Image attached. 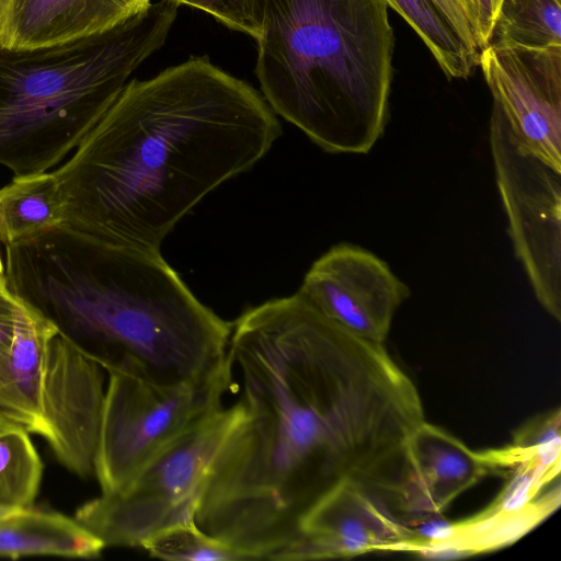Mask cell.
<instances>
[{"label":"cell","mask_w":561,"mask_h":561,"mask_svg":"<svg viewBox=\"0 0 561 561\" xmlns=\"http://www.w3.org/2000/svg\"><path fill=\"white\" fill-rule=\"evenodd\" d=\"M0 277L4 278V265H3V259L1 257V253H0Z\"/></svg>","instance_id":"26"},{"label":"cell","mask_w":561,"mask_h":561,"mask_svg":"<svg viewBox=\"0 0 561 561\" xmlns=\"http://www.w3.org/2000/svg\"><path fill=\"white\" fill-rule=\"evenodd\" d=\"M415 523L359 488L343 484L302 516L295 537L268 560H322L376 551L415 553L423 545Z\"/></svg>","instance_id":"11"},{"label":"cell","mask_w":561,"mask_h":561,"mask_svg":"<svg viewBox=\"0 0 561 561\" xmlns=\"http://www.w3.org/2000/svg\"><path fill=\"white\" fill-rule=\"evenodd\" d=\"M179 7L151 2L108 31L62 44L0 46V165L14 176L37 174L73 152L163 46Z\"/></svg>","instance_id":"5"},{"label":"cell","mask_w":561,"mask_h":561,"mask_svg":"<svg viewBox=\"0 0 561 561\" xmlns=\"http://www.w3.org/2000/svg\"><path fill=\"white\" fill-rule=\"evenodd\" d=\"M463 44L479 57L480 34L473 0H433Z\"/></svg>","instance_id":"22"},{"label":"cell","mask_w":561,"mask_h":561,"mask_svg":"<svg viewBox=\"0 0 561 561\" xmlns=\"http://www.w3.org/2000/svg\"><path fill=\"white\" fill-rule=\"evenodd\" d=\"M488 45H561V0H502Z\"/></svg>","instance_id":"19"},{"label":"cell","mask_w":561,"mask_h":561,"mask_svg":"<svg viewBox=\"0 0 561 561\" xmlns=\"http://www.w3.org/2000/svg\"><path fill=\"white\" fill-rule=\"evenodd\" d=\"M94 459L101 493L116 492L157 453L222 408L232 376L196 387L163 389L108 374Z\"/></svg>","instance_id":"7"},{"label":"cell","mask_w":561,"mask_h":561,"mask_svg":"<svg viewBox=\"0 0 561 561\" xmlns=\"http://www.w3.org/2000/svg\"><path fill=\"white\" fill-rule=\"evenodd\" d=\"M202 10L227 27L257 39L260 28L255 20V0H170Z\"/></svg>","instance_id":"21"},{"label":"cell","mask_w":561,"mask_h":561,"mask_svg":"<svg viewBox=\"0 0 561 561\" xmlns=\"http://www.w3.org/2000/svg\"><path fill=\"white\" fill-rule=\"evenodd\" d=\"M478 65L519 148L561 171V45H488Z\"/></svg>","instance_id":"9"},{"label":"cell","mask_w":561,"mask_h":561,"mask_svg":"<svg viewBox=\"0 0 561 561\" xmlns=\"http://www.w3.org/2000/svg\"><path fill=\"white\" fill-rule=\"evenodd\" d=\"M280 134L264 96L208 56L130 80L53 171L65 201L59 230L160 252L194 206L252 169Z\"/></svg>","instance_id":"2"},{"label":"cell","mask_w":561,"mask_h":561,"mask_svg":"<svg viewBox=\"0 0 561 561\" xmlns=\"http://www.w3.org/2000/svg\"><path fill=\"white\" fill-rule=\"evenodd\" d=\"M386 2L416 32L449 80L471 75L479 57L463 44L433 0Z\"/></svg>","instance_id":"17"},{"label":"cell","mask_w":561,"mask_h":561,"mask_svg":"<svg viewBox=\"0 0 561 561\" xmlns=\"http://www.w3.org/2000/svg\"><path fill=\"white\" fill-rule=\"evenodd\" d=\"M151 0H0V46L31 49L100 34Z\"/></svg>","instance_id":"14"},{"label":"cell","mask_w":561,"mask_h":561,"mask_svg":"<svg viewBox=\"0 0 561 561\" xmlns=\"http://www.w3.org/2000/svg\"><path fill=\"white\" fill-rule=\"evenodd\" d=\"M5 286V282H4V278H1L0 277V289Z\"/></svg>","instance_id":"27"},{"label":"cell","mask_w":561,"mask_h":561,"mask_svg":"<svg viewBox=\"0 0 561 561\" xmlns=\"http://www.w3.org/2000/svg\"><path fill=\"white\" fill-rule=\"evenodd\" d=\"M30 434L0 415V507H31L38 493L43 462Z\"/></svg>","instance_id":"18"},{"label":"cell","mask_w":561,"mask_h":561,"mask_svg":"<svg viewBox=\"0 0 561 561\" xmlns=\"http://www.w3.org/2000/svg\"><path fill=\"white\" fill-rule=\"evenodd\" d=\"M8 289L108 374L163 389L232 375V323L202 304L160 252L57 229L4 247Z\"/></svg>","instance_id":"3"},{"label":"cell","mask_w":561,"mask_h":561,"mask_svg":"<svg viewBox=\"0 0 561 561\" xmlns=\"http://www.w3.org/2000/svg\"><path fill=\"white\" fill-rule=\"evenodd\" d=\"M14 295L3 286L0 289V357L11 347L15 329Z\"/></svg>","instance_id":"23"},{"label":"cell","mask_w":561,"mask_h":561,"mask_svg":"<svg viewBox=\"0 0 561 561\" xmlns=\"http://www.w3.org/2000/svg\"><path fill=\"white\" fill-rule=\"evenodd\" d=\"M241 413L237 402L184 432L119 490L79 506L75 519L107 547H142L171 526L195 520L210 463Z\"/></svg>","instance_id":"6"},{"label":"cell","mask_w":561,"mask_h":561,"mask_svg":"<svg viewBox=\"0 0 561 561\" xmlns=\"http://www.w3.org/2000/svg\"><path fill=\"white\" fill-rule=\"evenodd\" d=\"M65 201L54 172L14 176L0 188V243L16 245L61 227Z\"/></svg>","instance_id":"16"},{"label":"cell","mask_w":561,"mask_h":561,"mask_svg":"<svg viewBox=\"0 0 561 561\" xmlns=\"http://www.w3.org/2000/svg\"><path fill=\"white\" fill-rule=\"evenodd\" d=\"M141 548L152 558L173 561L251 560L245 553L206 534L194 519L161 530Z\"/></svg>","instance_id":"20"},{"label":"cell","mask_w":561,"mask_h":561,"mask_svg":"<svg viewBox=\"0 0 561 561\" xmlns=\"http://www.w3.org/2000/svg\"><path fill=\"white\" fill-rule=\"evenodd\" d=\"M255 75L271 108L327 152H368L393 75L386 0H255Z\"/></svg>","instance_id":"4"},{"label":"cell","mask_w":561,"mask_h":561,"mask_svg":"<svg viewBox=\"0 0 561 561\" xmlns=\"http://www.w3.org/2000/svg\"><path fill=\"white\" fill-rule=\"evenodd\" d=\"M228 356L241 376V413L208 469L201 529L268 560L343 484L409 517V445L424 410L383 344L332 322L297 291L244 310Z\"/></svg>","instance_id":"1"},{"label":"cell","mask_w":561,"mask_h":561,"mask_svg":"<svg viewBox=\"0 0 561 561\" xmlns=\"http://www.w3.org/2000/svg\"><path fill=\"white\" fill-rule=\"evenodd\" d=\"M405 513L414 520L440 515L462 492L495 469L489 453H477L444 428L424 421L409 445Z\"/></svg>","instance_id":"13"},{"label":"cell","mask_w":561,"mask_h":561,"mask_svg":"<svg viewBox=\"0 0 561 561\" xmlns=\"http://www.w3.org/2000/svg\"><path fill=\"white\" fill-rule=\"evenodd\" d=\"M19 510H22V508L15 510V508L0 507V518L5 517V516H8V515L19 511Z\"/></svg>","instance_id":"25"},{"label":"cell","mask_w":561,"mask_h":561,"mask_svg":"<svg viewBox=\"0 0 561 561\" xmlns=\"http://www.w3.org/2000/svg\"><path fill=\"white\" fill-rule=\"evenodd\" d=\"M103 542L75 517L33 506L0 518V558L54 556L93 559Z\"/></svg>","instance_id":"15"},{"label":"cell","mask_w":561,"mask_h":561,"mask_svg":"<svg viewBox=\"0 0 561 561\" xmlns=\"http://www.w3.org/2000/svg\"><path fill=\"white\" fill-rule=\"evenodd\" d=\"M490 145L517 259L541 307L561 320V171L519 148L492 110Z\"/></svg>","instance_id":"8"},{"label":"cell","mask_w":561,"mask_h":561,"mask_svg":"<svg viewBox=\"0 0 561 561\" xmlns=\"http://www.w3.org/2000/svg\"><path fill=\"white\" fill-rule=\"evenodd\" d=\"M105 389L102 368L61 333L49 342L39 393L44 438L69 471L94 473Z\"/></svg>","instance_id":"12"},{"label":"cell","mask_w":561,"mask_h":561,"mask_svg":"<svg viewBox=\"0 0 561 561\" xmlns=\"http://www.w3.org/2000/svg\"><path fill=\"white\" fill-rule=\"evenodd\" d=\"M480 34V50L488 46L502 0H473Z\"/></svg>","instance_id":"24"},{"label":"cell","mask_w":561,"mask_h":561,"mask_svg":"<svg viewBox=\"0 0 561 561\" xmlns=\"http://www.w3.org/2000/svg\"><path fill=\"white\" fill-rule=\"evenodd\" d=\"M298 293L332 322L381 344L397 309L410 296L385 261L350 243L336 244L314 261Z\"/></svg>","instance_id":"10"}]
</instances>
